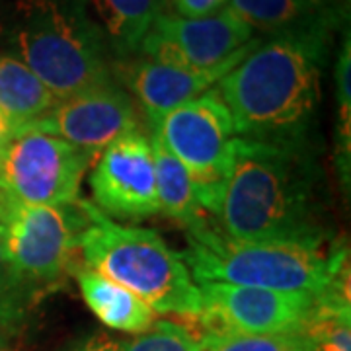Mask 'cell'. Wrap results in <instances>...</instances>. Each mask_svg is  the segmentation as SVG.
I'll use <instances>...</instances> for the list:
<instances>
[{
  "label": "cell",
  "mask_w": 351,
  "mask_h": 351,
  "mask_svg": "<svg viewBox=\"0 0 351 351\" xmlns=\"http://www.w3.org/2000/svg\"><path fill=\"white\" fill-rule=\"evenodd\" d=\"M252 36L254 29L228 6L207 18L160 14L138 53L156 63L209 71L244 59L260 43Z\"/></svg>",
  "instance_id": "10"
},
{
  "label": "cell",
  "mask_w": 351,
  "mask_h": 351,
  "mask_svg": "<svg viewBox=\"0 0 351 351\" xmlns=\"http://www.w3.org/2000/svg\"><path fill=\"white\" fill-rule=\"evenodd\" d=\"M299 336L306 351H351V302L330 295L316 297Z\"/></svg>",
  "instance_id": "19"
},
{
  "label": "cell",
  "mask_w": 351,
  "mask_h": 351,
  "mask_svg": "<svg viewBox=\"0 0 351 351\" xmlns=\"http://www.w3.org/2000/svg\"><path fill=\"white\" fill-rule=\"evenodd\" d=\"M69 351H119V343L112 339L108 334H96L84 341H80Z\"/></svg>",
  "instance_id": "25"
},
{
  "label": "cell",
  "mask_w": 351,
  "mask_h": 351,
  "mask_svg": "<svg viewBox=\"0 0 351 351\" xmlns=\"http://www.w3.org/2000/svg\"><path fill=\"white\" fill-rule=\"evenodd\" d=\"M113 61L137 55L154 20L164 14V0H84Z\"/></svg>",
  "instance_id": "15"
},
{
  "label": "cell",
  "mask_w": 351,
  "mask_h": 351,
  "mask_svg": "<svg viewBox=\"0 0 351 351\" xmlns=\"http://www.w3.org/2000/svg\"><path fill=\"white\" fill-rule=\"evenodd\" d=\"M228 0H164V14L172 10L178 18H207L226 8Z\"/></svg>",
  "instance_id": "24"
},
{
  "label": "cell",
  "mask_w": 351,
  "mask_h": 351,
  "mask_svg": "<svg viewBox=\"0 0 351 351\" xmlns=\"http://www.w3.org/2000/svg\"><path fill=\"white\" fill-rule=\"evenodd\" d=\"M201 351H306V346L299 334H267V336L232 334L223 338L203 339Z\"/></svg>",
  "instance_id": "22"
},
{
  "label": "cell",
  "mask_w": 351,
  "mask_h": 351,
  "mask_svg": "<svg viewBox=\"0 0 351 351\" xmlns=\"http://www.w3.org/2000/svg\"><path fill=\"white\" fill-rule=\"evenodd\" d=\"M330 36H277L258 43L217 82L237 135L304 147L320 100Z\"/></svg>",
  "instance_id": "2"
},
{
  "label": "cell",
  "mask_w": 351,
  "mask_h": 351,
  "mask_svg": "<svg viewBox=\"0 0 351 351\" xmlns=\"http://www.w3.org/2000/svg\"><path fill=\"white\" fill-rule=\"evenodd\" d=\"M80 205L88 225L80 234L78 250L90 269L131 291L156 313L186 320L199 316V287L193 285L182 256L158 232L119 225L90 201L80 199Z\"/></svg>",
  "instance_id": "5"
},
{
  "label": "cell",
  "mask_w": 351,
  "mask_h": 351,
  "mask_svg": "<svg viewBox=\"0 0 351 351\" xmlns=\"http://www.w3.org/2000/svg\"><path fill=\"white\" fill-rule=\"evenodd\" d=\"M90 186L96 207L106 217L141 221L160 213L149 137L135 131L106 147Z\"/></svg>",
  "instance_id": "12"
},
{
  "label": "cell",
  "mask_w": 351,
  "mask_h": 351,
  "mask_svg": "<svg viewBox=\"0 0 351 351\" xmlns=\"http://www.w3.org/2000/svg\"><path fill=\"white\" fill-rule=\"evenodd\" d=\"M147 121L152 135L189 172L203 213L213 215L239 137L232 115L217 90Z\"/></svg>",
  "instance_id": "6"
},
{
  "label": "cell",
  "mask_w": 351,
  "mask_h": 351,
  "mask_svg": "<svg viewBox=\"0 0 351 351\" xmlns=\"http://www.w3.org/2000/svg\"><path fill=\"white\" fill-rule=\"evenodd\" d=\"M59 98L20 59L0 55V113L10 129L43 117Z\"/></svg>",
  "instance_id": "17"
},
{
  "label": "cell",
  "mask_w": 351,
  "mask_h": 351,
  "mask_svg": "<svg viewBox=\"0 0 351 351\" xmlns=\"http://www.w3.org/2000/svg\"><path fill=\"white\" fill-rule=\"evenodd\" d=\"M88 217L71 205H24L10 195L0 209V250L24 283H53L73 269Z\"/></svg>",
  "instance_id": "7"
},
{
  "label": "cell",
  "mask_w": 351,
  "mask_h": 351,
  "mask_svg": "<svg viewBox=\"0 0 351 351\" xmlns=\"http://www.w3.org/2000/svg\"><path fill=\"white\" fill-rule=\"evenodd\" d=\"M88 308L112 330L143 334L156 322L154 311L137 295L106 279L94 269L76 271Z\"/></svg>",
  "instance_id": "16"
},
{
  "label": "cell",
  "mask_w": 351,
  "mask_h": 351,
  "mask_svg": "<svg viewBox=\"0 0 351 351\" xmlns=\"http://www.w3.org/2000/svg\"><path fill=\"white\" fill-rule=\"evenodd\" d=\"M336 100H338V129H336V143H338L339 170L350 174L351 154V43L350 34H346L343 47L339 51L336 61Z\"/></svg>",
  "instance_id": "20"
},
{
  "label": "cell",
  "mask_w": 351,
  "mask_h": 351,
  "mask_svg": "<svg viewBox=\"0 0 351 351\" xmlns=\"http://www.w3.org/2000/svg\"><path fill=\"white\" fill-rule=\"evenodd\" d=\"M242 59L219 64L209 71H191L156 63L147 57H129L113 61L112 75L137 98L147 119H152L209 92Z\"/></svg>",
  "instance_id": "13"
},
{
  "label": "cell",
  "mask_w": 351,
  "mask_h": 351,
  "mask_svg": "<svg viewBox=\"0 0 351 351\" xmlns=\"http://www.w3.org/2000/svg\"><path fill=\"white\" fill-rule=\"evenodd\" d=\"M6 199H8V195H6V193H4V191L0 189V209L4 207V203H6Z\"/></svg>",
  "instance_id": "28"
},
{
  "label": "cell",
  "mask_w": 351,
  "mask_h": 351,
  "mask_svg": "<svg viewBox=\"0 0 351 351\" xmlns=\"http://www.w3.org/2000/svg\"><path fill=\"white\" fill-rule=\"evenodd\" d=\"M154 162V178H156V195L160 213L168 215L182 225L191 226L203 217V209L195 195L193 180L184 164L176 158L170 151L164 149V145L156 135L149 137Z\"/></svg>",
  "instance_id": "18"
},
{
  "label": "cell",
  "mask_w": 351,
  "mask_h": 351,
  "mask_svg": "<svg viewBox=\"0 0 351 351\" xmlns=\"http://www.w3.org/2000/svg\"><path fill=\"white\" fill-rule=\"evenodd\" d=\"M215 217L232 239L326 246L313 160L304 147L237 137Z\"/></svg>",
  "instance_id": "1"
},
{
  "label": "cell",
  "mask_w": 351,
  "mask_h": 351,
  "mask_svg": "<svg viewBox=\"0 0 351 351\" xmlns=\"http://www.w3.org/2000/svg\"><path fill=\"white\" fill-rule=\"evenodd\" d=\"M96 156L38 129H14L0 152V189L24 205H71Z\"/></svg>",
  "instance_id": "8"
},
{
  "label": "cell",
  "mask_w": 351,
  "mask_h": 351,
  "mask_svg": "<svg viewBox=\"0 0 351 351\" xmlns=\"http://www.w3.org/2000/svg\"><path fill=\"white\" fill-rule=\"evenodd\" d=\"M203 339L188 326L170 320L154 322L137 338L119 343V351H201Z\"/></svg>",
  "instance_id": "21"
},
{
  "label": "cell",
  "mask_w": 351,
  "mask_h": 351,
  "mask_svg": "<svg viewBox=\"0 0 351 351\" xmlns=\"http://www.w3.org/2000/svg\"><path fill=\"white\" fill-rule=\"evenodd\" d=\"M8 43L59 100L113 80L110 51L84 0H16Z\"/></svg>",
  "instance_id": "4"
},
{
  "label": "cell",
  "mask_w": 351,
  "mask_h": 351,
  "mask_svg": "<svg viewBox=\"0 0 351 351\" xmlns=\"http://www.w3.org/2000/svg\"><path fill=\"white\" fill-rule=\"evenodd\" d=\"M24 301V281L14 274L0 250V324L14 322Z\"/></svg>",
  "instance_id": "23"
},
{
  "label": "cell",
  "mask_w": 351,
  "mask_h": 351,
  "mask_svg": "<svg viewBox=\"0 0 351 351\" xmlns=\"http://www.w3.org/2000/svg\"><path fill=\"white\" fill-rule=\"evenodd\" d=\"M2 348H4V339H2V336H0V351H2Z\"/></svg>",
  "instance_id": "29"
},
{
  "label": "cell",
  "mask_w": 351,
  "mask_h": 351,
  "mask_svg": "<svg viewBox=\"0 0 351 351\" xmlns=\"http://www.w3.org/2000/svg\"><path fill=\"white\" fill-rule=\"evenodd\" d=\"M10 133H12V131H0V152L6 147V143H8V138H10Z\"/></svg>",
  "instance_id": "26"
},
{
  "label": "cell",
  "mask_w": 351,
  "mask_h": 351,
  "mask_svg": "<svg viewBox=\"0 0 351 351\" xmlns=\"http://www.w3.org/2000/svg\"><path fill=\"white\" fill-rule=\"evenodd\" d=\"M197 283H226L350 301V252L338 246L252 242L225 234L203 215L180 254Z\"/></svg>",
  "instance_id": "3"
},
{
  "label": "cell",
  "mask_w": 351,
  "mask_h": 351,
  "mask_svg": "<svg viewBox=\"0 0 351 351\" xmlns=\"http://www.w3.org/2000/svg\"><path fill=\"white\" fill-rule=\"evenodd\" d=\"M0 131H12L10 125H8V121L4 119V115H2V113H0Z\"/></svg>",
  "instance_id": "27"
},
{
  "label": "cell",
  "mask_w": 351,
  "mask_h": 351,
  "mask_svg": "<svg viewBox=\"0 0 351 351\" xmlns=\"http://www.w3.org/2000/svg\"><path fill=\"white\" fill-rule=\"evenodd\" d=\"M203 308L188 326L201 339L232 334H299L313 313L316 297L226 283H199Z\"/></svg>",
  "instance_id": "9"
},
{
  "label": "cell",
  "mask_w": 351,
  "mask_h": 351,
  "mask_svg": "<svg viewBox=\"0 0 351 351\" xmlns=\"http://www.w3.org/2000/svg\"><path fill=\"white\" fill-rule=\"evenodd\" d=\"M24 127L100 154L113 141L138 131V113L131 96L113 78L59 100L43 117Z\"/></svg>",
  "instance_id": "11"
},
{
  "label": "cell",
  "mask_w": 351,
  "mask_h": 351,
  "mask_svg": "<svg viewBox=\"0 0 351 351\" xmlns=\"http://www.w3.org/2000/svg\"><path fill=\"white\" fill-rule=\"evenodd\" d=\"M252 29L277 36H330L338 22L339 10L328 0H228Z\"/></svg>",
  "instance_id": "14"
}]
</instances>
